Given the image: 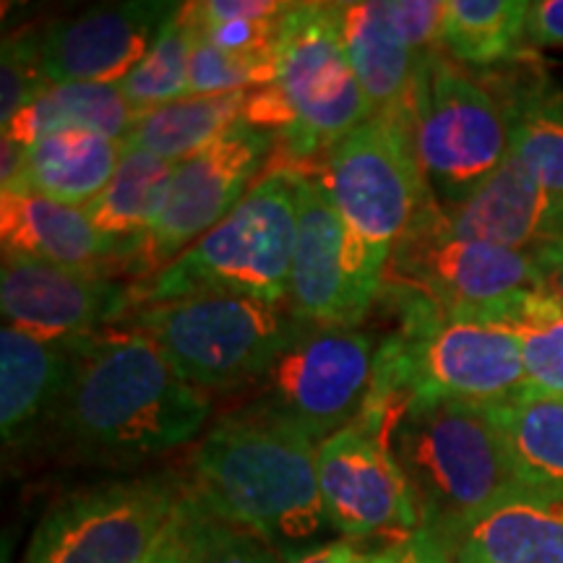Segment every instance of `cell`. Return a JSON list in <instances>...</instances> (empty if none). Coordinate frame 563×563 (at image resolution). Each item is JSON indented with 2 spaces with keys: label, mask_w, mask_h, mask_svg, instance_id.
I'll return each mask as SVG.
<instances>
[{
  "label": "cell",
  "mask_w": 563,
  "mask_h": 563,
  "mask_svg": "<svg viewBox=\"0 0 563 563\" xmlns=\"http://www.w3.org/2000/svg\"><path fill=\"white\" fill-rule=\"evenodd\" d=\"M74 373L51 431L79 460L139 464L194 441L211 415L209 391L180 378L133 329L70 340Z\"/></svg>",
  "instance_id": "1"
},
{
  "label": "cell",
  "mask_w": 563,
  "mask_h": 563,
  "mask_svg": "<svg viewBox=\"0 0 563 563\" xmlns=\"http://www.w3.org/2000/svg\"><path fill=\"white\" fill-rule=\"evenodd\" d=\"M188 485L217 517L262 538L282 559L332 530L319 488V443L249 405L199 441Z\"/></svg>",
  "instance_id": "2"
},
{
  "label": "cell",
  "mask_w": 563,
  "mask_h": 563,
  "mask_svg": "<svg viewBox=\"0 0 563 563\" xmlns=\"http://www.w3.org/2000/svg\"><path fill=\"white\" fill-rule=\"evenodd\" d=\"M386 446L410 483L420 527L446 545L464 527L527 490L488 407L412 399L394 418Z\"/></svg>",
  "instance_id": "3"
},
{
  "label": "cell",
  "mask_w": 563,
  "mask_h": 563,
  "mask_svg": "<svg viewBox=\"0 0 563 563\" xmlns=\"http://www.w3.org/2000/svg\"><path fill=\"white\" fill-rule=\"evenodd\" d=\"M316 175L340 211L347 256L365 311L376 306L394 249L433 199L412 144L407 100L378 110L323 154Z\"/></svg>",
  "instance_id": "4"
},
{
  "label": "cell",
  "mask_w": 563,
  "mask_h": 563,
  "mask_svg": "<svg viewBox=\"0 0 563 563\" xmlns=\"http://www.w3.org/2000/svg\"><path fill=\"white\" fill-rule=\"evenodd\" d=\"M295 235V173L269 167L214 230L152 277L133 282V302L144 308L194 295L224 292L287 306Z\"/></svg>",
  "instance_id": "5"
},
{
  "label": "cell",
  "mask_w": 563,
  "mask_h": 563,
  "mask_svg": "<svg viewBox=\"0 0 563 563\" xmlns=\"http://www.w3.org/2000/svg\"><path fill=\"white\" fill-rule=\"evenodd\" d=\"M394 329L384 340L410 373L415 399H456L496 407L527 394L519 336L501 319L446 313L415 287L384 282Z\"/></svg>",
  "instance_id": "6"
},
{
  "label": "cell",
  "mask_w": 563,
  "mask_h": 563,
  "mask_svg": "<svg viewBox=\"0 0 563 563\" xmlns=\"http://www.w3.org/2000/svg\"><path fill=\"white\" fill-rule=\"evenodd\" d=\"M274 89L290 125L269 167L292 173L319 170L336 141L378 112L344 51L336 3H290L277 40Z\"/></svg>",
  "instance_id": "7"
},
{
  "label": "cell",
  "mask_w": 563,
  "mask_h": 563,
  "mask_svg": "<svg viewBox=\"0 0 563 563\" xmlns=\"http://www.w3.org/2000/svg\"><path fill=\"white\" fill-rule=\"evenodd\" d=\"M129 323L203 391L251 386L308 327L287 306L224 292L136 308Z\"/></svg>",
  "instance_id": "8"
},
{
  "label": "cell",
  "mask_w": 563,
  "mask_h": 563,
  "mask_svg": "<svg viewBox=\"0 0 563 563\" xmlns=\"http://www.w3.org/2000/svg\"><path fill=\"white\" fill-rule=\"evenodd\" d=\"M407 115L422 178L439 207L473 196L511 152L504 100L443 51L420 55Z\"/></svg>",
  "instance_id": "9"
},
{
  "label": "cell",
  "mask_w": 563,
  "mask_h": 563,
  "mask_svg": "<svg viewBox=\"0 0 563 563\" xmlns=\"http://www.w3.org/2000/svg\"><path fill=\"white\" fill-rule=\"evenodd\" d=\"M186 488V477L162 473L66 493L34 527L21 563H144Z\"/></svg>",
  "instance_id": "10"
},
{
  "label": "cell",
  "mask_w": 563,
  "mask_h": 563,
  "mask_svg": "<svg viewBox=\"0 0 563 563\" xmlns=\"http://www.w3.org/2000/svg\"><path fill=\"white\" fill-rule=\"evenodd\" d=\"M376 334L347 323H308L251 384L249 407L321 443L361 418L373 384Z\"/></svg>",
  "instance_id": "11"
},
{
  "label": "cell",
  "mask_w": 563,
  "mask_h": 563,
  "mask_svg": "<svg viewBox=\"0 0 563 563\" xmlns=\"http://www.w3.org/2000/svg\"><path fill=\"white\" fill-rule=\"evenodd\" d=\"M386 282L415 287L446 313L498 316L540 290V266L534 253L452 235L439 201L431 199L394 249Z\"/></svg>",
  "instance_id": "12"
},
{
  "label": "cell",
  "mask_w": 563,
  "mask_h": 563,
  "mask_svg": "<svg viewBox=\"0 0 563 563\" xmlns=\"http://www.w3.org/2000/svg\"><path fill=\"white\" fill-rule=\"evenodd\" d=\"M277 136L241 121L207 150L175 165L157 222L139 243L131 274L152 277L214 230L269 170Z\"/></svg>",
  "instance_id": "13"
},
{
  "label": "cell",
  "mask_w": 563,
  "mask_h": 563,
  "mask_svg": "<svg viewBox=\"0 0 563 563\" xmlns=\"http://www.w3.org/2000/svg\"><path fill=\"white\" fill-rule=\"evenodd\" d=\"M319 488L329 527L344 538L407 540L420 530L418 504L391 449L355 422L319 443Z\"/></svg>",
  "instance_id": "14"
},
{
  "label": "cell",
  "mask_w": 563,
  "mask_h": 563,
  "mask_svg": "<svg viewBox=\"0 0 563 563\" xmlns=\"http://www.w3.org/2000/svg\"><path fill=\"white\" fill-rule=\"evenodd\" d=\"M173 0H129L55 19L37 34L47 84H121L178 16Z\"/></svg>",
  "instance_id": "15"
},
{
  "label": "cell",
  "mask_w": 563,
  "mask_h": 563,
  "mask_svg": "<svg viewBox=\"0 0 563 563\" xmlns=\"http://www.w3.org/2000/svg\"><path fill=\"white\" fill-rule=\"evenodd\" d=\"M0 308L9 327L40 340H76L136 308L133 282L3 253Z\"/></svg>",
  "instance_id": "16"
},
{
  "label": "cell",
  "mask_w": 563,
  "mask_h": 563,
  "mask_svg": "<svg viewBox=\"0 0 563 563\" xmlns=\"http://www.w3.org/2000/svg\"><path fill=\"white\" fill-rule=\"evenodd\" d=\"M295 186H298V235H295L287 308L308 323L361 327L368 311L352 282L347 232L332 194L316 173H295Z\"/></svg>",
  "instance_id": "17"
},
{
  "label": "cell",
  "mask_w": 563,
  "mask_h": 563,
  "mask_svg": "<svg viewBox=\"0 0 563 563\" xmlns=\"http://www.w3.org/2000/svg\"><path fill=\"white\" fill-rule=\"evenodd\" d=\"M441 211L446 230L464 241L525 253L563 243V199L545 191L511 154L473 196Z\"/></svg>",
  "instance_id": "18"
},
{
  "label": "cell",
  "mask_w": 563,
  "mask_h": 563,
  "mask_svg": "<svg viewBox=\"0 0 563 563\" xmlns=\"http://www.w3.org/2000/svg\"><path fill=\"white\" fill-rule=\"evenodd\" d=\"M0 238L3 253L11 256L108 277H115V269L131 272L139 251V245L104 238L84 209L45 199L30 188L0 194Z\"/></svg>",
  "instance_id": "19"
},
{
  "label": "cell",
  "mask_w": 563,
  "mask_h": 563,
  "mask_svg": "<svg viewBox=\"0 0 563 563\" xmlns=\"http://www.w3.org/2000/svg\"><path fill=\"white\" fill-rule=\"evenodd\" d=\"M70 373V340H40L9 323L0 329V433L5 446H24L51 431Z\"/></svg>",
  "instance_id": "20"
},
{
  "label": "cell",
  "mask_w": 563,
  "mask_h": 563,
  "mask_svg": "<svg viewBox=\"0 0 563 563\" xmlns=\"http://www.w3.org/2000/svg\"><path fill=\"white\" fill-rule=\"evenodd\" d=\"M446 548L452 563H563V490L517 493Z\"/></svg>",
  "instance_id": "21"
},
{
  "label": "cell",
  "mask_w": 563,
  "mask_h": 563,
  "mask_svg": "<svg viewBox=\"0 0 563 563\" xmlns=\"http://www.w3.org/2000/svg\"><path fill=\"white\" fill-rule=\"evenodd\" d=\"M125 146L95 131L47 133L26 146L24 186L66 207L84 209L104 191Z\"/></svg>",
  "instance_id": "22"
},
{
  "label": "cell",
  "mask_w": 563,
  "mask_h": 563,
  "mask_svg": "<svg viewBox=\"0 0 563 563\" xmlns=\"http://www.w3.org/2000/svg\"><path fill=\"white\" fill-rule=\"evenodd\" d=\"M342 42L357 81L376 110L402 104L420 55L391 30L378 3H336Z\"/></svg>",
  "instance_id": "23"
},
{
  "label": "cell",
  "mask_w": 563,
  "mask_h": 563,
  "mask_svg": "<svg viewBox=\"0 0 563 563\" xmlns=\"http://www.w3.org/2000/svg\"><path fill=\"white\" fill-rule=\"evenodd\" d=\"M249 91L220 97H186L133 118L125 150L150 152L167 162H183L207 150L243 121Z\"/></svg>",
  "instance_id": "24"
},
{
  "label": "cell",
  "mask_w": 563,
  "mask_h": 563,
  "mask_svg": "<svg viewBox=\"0 0 563 563\" xmlns=\"http://www.w3.org/2000/svg\"><path fill=\"white\" fill-rule=\"evenodd\" d=\"M133 118L118 84H51L13 118L3 136L24 146L58 131H95L123 141Z\"/></svg>",
  "instance_id": "25"
},
{
  "label": "cell",
  "mask_w": 563,
  "mask_h": 563,
  "mask_svg": "<svg viewBox=\"0 0 563 563\" xmlns=\"http://www.w3.org/2000/svg\"><path fill=\"white\" fill-rule=\"evenodd\" d=\"M178 162L154 157L150 152L125 150L104 191L89 201V222L118 243L139 245L157 222L173 170Z\"/></svg>",
  "instance_id": "26"
},
{
  "label": "cell",
  "mask_w": 563,
  "mask_h": 563,
  "mask_svg": "<svg viewBox=\"0 0 563 563\" xmlns=\"http://www.w3.org/2000/svg\"><path fill=\"white\" fill-rule=\"evenodd\" d=\"M488 412L527 488L563 490V399L525 394Z\"/></svg>",
  "instance_id": "27"
},
{
  "label": "cell",
  "mask_w": 563,
  "mask_h": 563,
  "mask_svg": "<svg viewBox=\"0 0 563 563\" xmlns=\"http://www.w3.org/2000/svg\"><path fill=\"white\" fill-rule=\"evenodd\" d=\"M527 0H449L441 51L464 66H496L525 47Z\"/></svg>",
  "instance_id": "28"
},
{
  "label": "cell",
  "mask_w": 563,
  "mask_h": 563,
  "mask_svg": "<svg viewBox=\"0 0 563 563\" xmlns=\"http://www.w3.org/2000/svg\"><path fill=\"white\" fill-rule=\"evenodd\" d=\"M196 24H199L196 3H183L180 13L159 34V40L154 42L146 58L118 84L133 115L162 108V104L186 100Z\"/></svg>",
  "instance_id": "29"
},
{
  "label": "cell",
  "mask_w": 563,
  "mask_h": 563,
  "mask_svg": "<svg viewBox=\"0 0 563 563\" xmlns=\"http://www.w3.org/2000/svg\"><path fill=\"white\" fill-rule=\"evenodd\" d=\"M173 563H285L256 534L224 522L186 488L173 517Z\"/></svg>",
  "instance_id": "30"
},
{
  "label": "cell",
  "mask_w": 563,
  "mask_h": 563,
  "mask_svg": "<svg viewBox=\"0 0 563 563\" xmlns=\"http://www.w3.org/2000/svg\"><path fill=\"white\" fill-rule=\"evenodd\" d=\"M488 319H501L517 332L527 394L563 399V308L559 302L534 290Z\"/></svg>",
  "instance_id": "31"
},
{
  "label": "cell",
  "mask_w": 563,
  "mask_h": 563,
  "mask_svg": "<svg viewBox=\"0 0 563 563\" xmlns=\"http://www.w3.org/2000/svg\"><path fill=\"white\" fill-rule=\"evenodd\" d=\"M504 104L511 115L509 154L545 191L563 199V115L530 95Z\"/></svg>",
  "instance_id": "32"
},
{
  "label": "cell",
  "mask_w": 563,
  "mask_h": 563,
  "mask_svg": "<svg viewBox=\"0 0 563 563\" xmlns=\"http://www.w3.org/2000/svg\"><path fill=\"white\" fill-rule=\"evenodd\" d=\"M199 11V3H196ZM277 53L272 55H235L220 51L203 37L196 24V40L188 70V97H220L235 91H253L274 84Z\"/></svg>",
  "instance_id": "33"
},
{
  "label": "cell",
  "mask_w": 563,
  "mask_h": 563,
  "mask_svg": "<svg viewBox=\"0 0 563 563\" xmlns=\"http://www.w3.org/2000/svg\"><path fill=\"white\" fill-rule=\"evenodd\" d=\"M47 87L51 84L40 70L34 30L5 37L3 60H0V123H3V131Z\"/></svg>",
  "instance_id": "34"
},
{
  "label": "cell",
  "mask_w": 563,
  "mask_h": 563,
  "mask_svg": "<svg viewBox=\"0 0 563 563\" xmlns=\"http://www.w3.org/2000/svg\"><path fill=\"white\" fill-rule=\"evenodd\" d=\"M446 3L441 0H389L378 3V11L391 30L418 55L441 51V21Z\"/></svg>",
  "instance_id": "35"
},
{
  "label": "cell",
  "mask_w": 563,
  "mask_h": 563,
  "mask_svg": "<svg viewBox=\"0 0 563 563\" xmlns=\"http://www.w3.org/2000/svg\"><path fill=\"white\" fill-rule=\"evenodd\" d=\"M563 45V0H534L527 9L525 47Z\"/></svg>",
  "instance_id": "36"
},
{
  "label": "cell",
  "mask_w": 563,
  "mask_h": 563,
  "mask_svg": "<svg viewBox=\"0 0 563 563\" xmlns=\"http://www.w3.org/2000/svg\"><path fill=\"white\" fill-rule=\"evenodd\" d=\"M287 5L290 3H279V0H207V3H199V11L207 21H228L245 16H277Z\"/></svg>",
  "instance_id": "37"
},
{
  "label": "cell",
  "mask_w": 563,
  "mask_h": 563,
  "mask_svg": "<svg viewBox=\"0 0 563 563\" xmlns=\"http://www.w3.org/2000/svg\"><path fill=\"white\" fill-rule=\"evenodd\" d=\"M399 563H452V555L439 534L420 527L405 540Z\"/></svg>",
  "instance_id": "38"
},
{
  "label": "cell",
  "mask_w": 563,
  "mask_h": 563,
  "mask_svg": "<svg viewBox=\"0 0 563 563\" xmlns=\"http://www.w3.org/2000/svg\"><path fill=\"white\" fill-rule=\"evenodd\" d=\"M534 258L540 266V290L563 308V243L534 253Z\"/></svg>",
  "instance_id": "39"
},
{
  "label": "cell",
  "mask_w": 563,
  "mask_h": 563,
  "mask_svg": "<svg viewBox=\"0 0 563 563\" xmlns=\"http://www.w3.org/2000/svg\"><path fill=\"white\" fill-rule=\"evenodd\" d=\"M26 173V146L13 141L11 136H3L0 144V186L3 191H13V188L24 186Z\"/></svg>",
  "instance_id": "40"
},
{
  "label": "cell",
  "mask_w": 563,
  "mask_h": 563,
  "mask_svg": "<svg viewBox=\"0 0 563 563\" xmlns=\"http://www.w3.org/2000/svg\"><path fill=\"white\" fill-rule=\"evenodd\" d=\"M144 563H173V522L167 525V530L162 534L157 548H154L152 555Z\"/></svg>",
  "instance_id": "41"
}]
</instances>
